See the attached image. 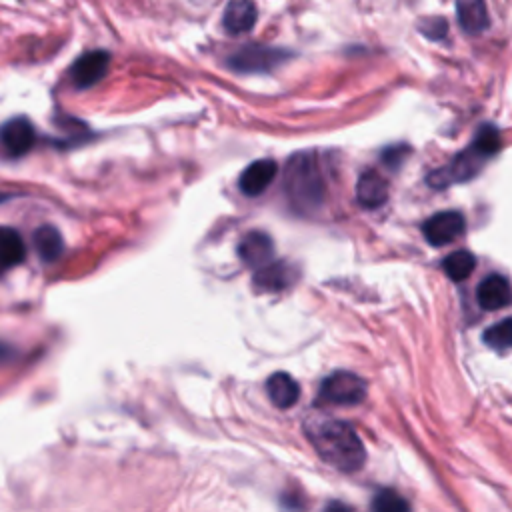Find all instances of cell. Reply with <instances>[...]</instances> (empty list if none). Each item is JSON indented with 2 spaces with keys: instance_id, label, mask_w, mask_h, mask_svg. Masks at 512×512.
<instances>
[{
  "instance_id": "obj_8",
  "label": "cell",
  "mask_w": 512,
  "mask_h": 512,
  "mask_svg": "<svg viewBox=\"0 0 512 512\" xmlns=\"http://www.w3.org/2000/svg\"><path fill=\"white\" fill-rule=\"evenodd\" d=\"M34 126L28 118L16 116L2 126V148L8 158H20L34 146Z\"/></svg>"
},
{
  "instance_id": "obj_16",
  "label": "cell",
  "mask_w": 512,
  "mask_h": 512,
  "mask_svg": "<svg viewBox=\"0 0 512 512\" xmlns=\"http://www.w3.org/2000/svg\"><path fill=\"white\" fill-rule=\"evenodd\" d=\"M32 242L36 248V254L40 256V260L44 262H54L56 258H60L62 250H64V240L58 228H54L52 224H42L34 230L32 234Z\"/></svg>"
},
{
  "instance_id": "obj_4",
  "label": "cell",
  "mask_w": 512,
  "mask_h": 512,
  "mask_svg": "<svg viewBox=\"0 0 512 512\" xmlns=\"http://www.w3.org/2000/svg\"><path fill=\"white\" fill-rule=\"evenodd\" d=\"M368 386L366 380L348 370H336L326 376L320 384V400L336 406H352L360 404L366 398Z\"/></svg>"
},
{
  "instance_id": "obj_20",
  "label": "cell",
  "mask_w": 512,
  "mask_h": 512,
  "mask_svg": "<svg viewBox=\"0 0 512 512\" xmlns=\"http://www.w3.org/2000/svg\"><path fill=\"white\" fill-rule=\"evenodd\" d=\"M372 512H412L410 502L396 490L392 488H382L374 494L372 504H370Z\"/></svg>"
},
{
  "instance_id": "obj_24",
  "label": "cell",
  "mask_w": 512,
  "mask_h": 512,
  "mask_svg": "<svg viewBox=\"0 0 512 512\" xmlns=\"http://www.w3.org/2000/svg\"><path fill=\"white\" fill-rule=\"evenodd\" d=\"M322 512H354V510H352L348 504L340 502V500H332V502H328V504L324 506Z\"/></svg>"
},
{
  "instance_id": "obj_22",
  "label": "cell",
  "mask_w": 512,
  "mask_h": 512,
  "mask_svg": "<svg viewBox=\"0 0 512 512\" xmlns=\"http://www.w3.org/2000/svg\"><path fill=\"white\" fill-rule=\"evenodd\" d=\"M418 28H420V32H422L426 38H430V40H440V38H444L446 32H448V24H446V20L440 18V16L424 18V20L418 24Z\"/></svg>"
},
{
  "instance_id": "obj_17",
  "label": "cell",
  "mask_w": 512,
  "mask_h": 512,
  "mask_svg": "<svg viewBox=\"0 0 512 512\" xmlns=\"http://www.w3.org/2000/svg\"><path fill=\"white\" fill-rule=\"evenodd\" d=\"M456 16H458V24L468 34H480L490 24L484 2H458Z\"/></svg>"
},
{
  "instance_id": "obj_2",
  "label": "cell",
  "mask_w": 512,
  "mask_h": 512,
  "mask_svg": "<svg viewBox=\"0 0 512 512\" xmlns=\"http://www.w3.org/2000/svg\"><path fill=\"white\" fill-rule=\"evenodd\" d=\"M502 148V138L500 132L492 124H484L478 128L474 140L466 150L454 156V160L434 172L428 174V184L434 188H446L450 184L466 182L474 178L484 162L494 156Z\"/></svg>"
},
{
  "instance_id": "obj_12",
  "label": "cell",
  "mask_w": 512,
  "mask_h": 512,
  "mask_svg": "<svg viewBox=\"0 0 512 512\" xmlns=\"http://www.w3.org/2000/svg\"><path fill=\"white\" fill-rule=\"evenodd\" d=\"M356 200L360 206L374 210L388 200V184L376 170H366L356 182Z\"/></svg>"
},
{
  "instance_id": "obj_23",
  "label": "cell",
  "mask_w": 512,
  "mask_h": 512,
  "mask_svg": "<svg viewBox=\"0 0 512 512\" xmlns=\"http://www.w3.org/2000/svg\"><path fill=\"white\" fill-rule=\"evenodd\" d=\"M406 152H408L406 146H394V148H388V150L382 154V158H384V162H386L388 166L396 168L398 164H402V158H404Z\"/></svg>"
},
{
  "instance_id": "obj_7",
  "label": "cell",
  "mask_w": 512,
  "mask_h": 512,
  "mask_svg": "<svg viewBox=\"0 0 512 512\" xmlns=\"http://www.w3.org/2000/svg\"><path fill=\"white\" fill-rule=\"evenodd\" d=\"M108 64L110 54L106 50H90L70 66V80L76 88H90L106 76Z\"/></svg>"
},
{
  "instance_id": "obj_15",
  "label": "cell",
  "mask_w": 512,
  "mask_h": 512,
  "mask_svg": "<svg viewBox=\"0 0 512 512\" xmlns=\"http://www.w3.org/2000/svg\"><path fill=\"white\" fill-rule=\"evenodd\" d=\"M256 14L258 12L252 2L236 0L224 8L222 24L230 34H242V32L252 30V26L256 24Z\"/></svg>"
},
{
  "instance_id": "obj_21",
  "label": "cell",
  "mask_w": 512,
  "mask_h": 512,
  "mask_svg": "<svg viewBox=\"0 0 512 512\" xmlns=\"http://www.w3.org/2000/svg\"><path fill=\"white\" fill-rule=\"evenodd\" d=\"M482 340L486 346H490L496 352H504L512 348V318H504L490 328L484 330Z\"/></svg>"
},
{
  "instance_id": "obj_5",
  "label": "cell",
  "mask_w": 512,
  "mask_h": 512,
  "mask_svg": "<svg viewBox=\"0 0 512 512\" xmlns=\"http://www.w3.org/2000/svg\"><path fill=\"white\" fill-rule=\"evenodd\" d=\"M288 58V52L272 46H260V44H246L240 50L232 52L226 60L228 68L236 72H270L272 68L280 66Z\"/></svg>"
},
{
  "instance_id": "obj_19",
  "label": "cell",
  "mask_w": 512,
  "mask_h": 512,
  "mask_svg": "<svg viewBox=\"0 0 512 512\" xmlns=\"http://www.w3.org/2000/svg\"><path fill=\"white\" fill-rule=\"evenodd\" d=\"M476 266V258L472 252L468 250H456L452 254H448L444 260H442V268L446 272V276L454 282H462L466 280L472 270Z\"/></svg>"
},
{
  "instance_id": "obj_1",
  "label": "cell",
  "mask_w": 512,
  "mask_h": 512,
  "mask_svg": "<svg viewBox=\"0 0 512 512\" xmlns=\"http://www.w3.org/2000/svg\"><path fill=\"white\" fill-rule=\"evenodd\" d=\"M306 436L318 456L342 472H356L366 462V450L358 432L344 420L324 418L308 422Z\"/></svg>"
},
{
  "instance_id": "obj_11",
  "label": "cell",
  "mask_w": 512,
  "mask_h": 512,
  "mask_svg": "<svg viewBox=\"0 0 512 512\" xmlns=\"http://www.w3.org/2000/svg\"><path fill=\"white\" fill-rule=\"evenodd\" d=\"M476 300L484 310H500L512 302V288L504 276L490 274L478 284Z\"/></svg>"
},
{
  "instance_id": "obj_13",
  "label": "cell",
  "mask_w": 512,
  "mask_h": 512,
  "mask_svg": "<svg viewBox=\"0 0 512 512\" xmlns=\"http://www.w3.org/2000/svg\"><path fill=\"white\" fill-rule=\"evenodd\" d=\"M296 276V268H292L288 262H272L254 274V286L258 292H278L288 288Z\"/></svg>"
},
{
  "instance_id": "obj_6",
  "label": "cell",
  "mask_w": 512,
  "mask_h": 512,
  "mask_svg": "<svg viewBox=\"0 0 512 512\" xmlns=\"http://www.w3.org/2000/svg\"><path fill=\"white\" fill-rule=\"evenodd\" d=\"M464 216L456 210H444L432 214L424 224H422V234L432 246H444L462 236L464 232Z\"/></svg>"
},
{
  "instance_id": "obj_18",
  "label": "cell",
  "mask_w": 512,
  "mask_h": 512,
  "mask_svg": "<svg viewBox=\"0 0 512 512\" xmlns=\"http://www.w3.org/2000/svg\"><path fill=\"white\" fill-rule=\"evenodd\" d=\"M26 256V246L20 238V234L10 228L4 226L0 232V258H2V270H8L16 264H20Z\"/></svg>"
},
{
  "instance_id": "obj_14",
  "label": "cell",
  "mask_w": 512,
  "mask_h": 512,
  "mask_svg": "<svg viewBox=\"0 0 512 512\" xmlns=\"http://www.w3.org/2000/svg\"><path fill=\"white\" fill-rule=\"evenodd\" d=\"M266 394L272 400L276 408H290L298 402L300 396V386L298 382L286 374V372H276L266 380Z\"/></svg>"
},
{
  "instance_id": "obj_3",
  "label": "cell",
  "mask_w": 512,
  "mask_h": 512,
  "mask_svg": "<svg viewBox=\"0 0 512 512\" xmlns=\"http://www.w3.org/2000/svg\"><path fill=\"white\" fill-rule=\"evenodd\" d=\"M284 188L290 204L300 212L320 208L324 200V182L316 160L310 154H296L290 158L284 176Z\"/></svg>"
},
{
  "instance_id": "obj_10",
  "label": "cell",
  "mask_w": 512,
  "mask_h": 512,
  "mask_svg": "<svg viewBox=\"0 0 512 512\" xmlns=\"http://www.w3.org/2000/svg\"><path fill=\"white\" fill-rule=\"evenodd\" d=\"M276 172H278V166L274 160L270 158L256 160L244 168L238 180V186L246 196H258L272 184V180L276 178Z\"/></svg>"
},
{
  "instance_id": "obj_9",
  "label": "cell",
  "mask_w": 512,
  "mask_h": 512,
  "mask_svg": "<svg viewBox=\"0 0 512 512\" xmlns=\"http://www.w3.org/2000/svg\"><path fill=\"white\" fill-rule=\"evenodd\" d=\"M238 256L248 268H264L272 264L274 256V242L272 238L262 230H252L242 236L238 244Z\"/></svg>"
}]
</instances>
